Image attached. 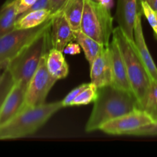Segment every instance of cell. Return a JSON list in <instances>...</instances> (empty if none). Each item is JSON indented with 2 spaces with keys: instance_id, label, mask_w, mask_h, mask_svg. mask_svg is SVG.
<instances>
[{
  "instance_id": "29",
  "label": "cell",
  "mask_w": 157,
  "mask_h": 157,
  "mask_svg": "<svg viewBox=\"0 0 157 157\" xmlns=\"http://www.w3.org/2000/svg\"><path fill=\"white\" fill-rule=\"evenodd\" d=\"M96 2L101 3L103 6H106V7L109 8V9H110L112 4H113V0H96Z\"/></svg>"
},
{
  "instance_id": "17",
  "label": "cell",
  "mask_w": 157,
  "mask_h": 157,
  "mask_svg": "<svg viewBox=\"0 0 157 157\" xmlns=\"http://www.w3.org/2000/svg\"><path fill=\"white\" fill-rule=\"evenodd\" d=\"M50 10L40 9L20 15L15 22V29H32L40 25L52 16Z\"/></svg>"
},
{
  "instance_id": "5",
  "label": "cell",
  "mask_w": 157,
  "mask_h": 157,
  "mask_svg": "<svg viewBox=\"0 0 157 157\" xmlns=\"http://www.w3.org/2000/svg\"><path fill=\"white\" fill-rule=\"evenodd\" d=\"M110 9L94 0H85L80 29L104 46L110 44L113 32Z\"/></svg>"
},
{
  "instance_id": "4",
  "label": "cell",
  "mask_w": 157,
  "mask_h": 157,
  "mask_svg": "<svg viewBox=\"0 0 157 157\" xmlns=\"http://www.w3.org/2000/svg\"><path fill=\"white\" fill-rule=\"evenodd\" d=\"M50 29L51 27L35 38L6 66V68L9 69L15 82H21L29 85L41 58L52 48Z\"/></svg>"
},
{
  "instance_id": "3",
  "label": "cell",
  "mask_w": 157,
  "mask_h": 157,
  "mask_svg": "<svg viewBox=\"0 0 157 157\" xmlns=\"http://www.w3.org/2000/svg\"><path fill=\"white\" fill-rule=\"evenodd\" d=\"M112 36L117 41L124 57L132 91L139 102L140 109H143L150 90L151 78L138 55L134 41H130L119 26L113 29Z\"/></svg>"
},
{
  "instance_id": "25",
  "label": "cell",
  "mask_w": 157,
  "mask_h": 157,
  "mask_svg": "<svg viewBox=\"0 0 157 157\" xmlns=\"http://www.w3.org/2000/svg\"><path fill=\"white\" fill-rule=\"evenodd\" d=\"M131 136H156L157 135V122H154L149 125L144 126L131 133Z\"/></svg>"
},
{
  "instance_id": "31",
  "label": "cell",
  "mask_w": 157,
  "mask_h": 157,
  "mask_svg": "<svg viewBox=\"0 0 157 157\" xmlns=\"http://www.w3.org/2000/svg\"><path fill=\"white\" fill-rule=\"evenodd\" d=\"M2 67H0V70H2ZM0 78H1V75H0Z\"/></svg>"
},
{
  "instance_id": "12",
  "label": "cell",
  "mask_w": 157,
  "mask_h": 157,
  "mask_svg": "<svg viewBox=\"0 0 157 157\" xmlns=\"http://www.w3.org/2000/svg\"><path fill=\"white\" fill-rule=\"evenodd\" d=\"M139 12L137 0H117L116 18L118 26L131 41H134V28Z\"/></svg>"
},
{
  "instance_id": "7",
  "label": "cell",
  "mask_w": 157,
  "mask_h": 157,
  "mask_svg": "<svg viewBox=\"0 0 157 157\" xmlns=\"http://www.w3.org/2000/svg\"><path fill=\"white\" fill-rule=\"evenodd\" d=\"M47 54L41 58L38 69L29 81L26 91L24 107H38L45 104L48 94L58 81L51 75L47 68Z\"/></svg>"
},
{
  "instance_id": "24",
  "label": "cell",
  "mask_w": 157,
  "mask_h": 157,
  "mask_svg": "<svg viewBox=\"0 0 157 157\" xmlns=\"http://www.w3.org/2000/svg\"><path fill=\"white\" fill-rule=\"evenodd\" d=\"M89 85L88 83H85V84H82L81 85L78 86L76 87L75 88H74L71 91L69 92L67 95L65 96V98L62 100V104H63V107H69V106L71 105V103L72 101H74L75 98L83 90L86 88L87 86Z\"/></svg>"
},
{
  "instance_id": "21",
  "label": "cell",
  "mask_w": 157,
  "mask_h": 157,
  "mask_svg": "<svg viewBox=\"0 0 157 157\" xmlns=\"http://www.w3.org/2000/svg\"><path fill=\"white\" fill-rule=\"evenodd\" d=\"M98 87L93 83H89V85L74 99L71 106L87 105L94 102L98 97Z\"/></svg>"
},
{
  "instance_id": "18",
  "label": "cell",
  "mask_w": 157,
  "mask_h": 157,
  "mask_svg": "<svg viewBox=\"0 0 157 157\" xmlns=\"http://www.w3.org/2000/svg\"><path fill=\"white\" fill-rule=\"evenodd\" d=\"M75 41L78 42L81 48L83 49L86 59L87 60L90 65L94 58L99 55L104 46L84 34L81 29L75 31Z\"/></svg>"
},
{
  "instance_id": "32",
  "label": "cell",
  "mask_w": 157,
  "mask_h": 157,
  "mask_svg": "<svg viewBox=\"0 0 157 157\" xmlns=\"http://www.w3.org/2000/svg\"><path fill=\"white\" fill-rule=\"evenodd\" d=\"M156 15H157V12H156Z\"/></svg>"
},
{
  "instance_id": "19",
  "label": "cell",
  "mask_w": 157,
  "mask_h": 157,
  "mask_svg": "<svg viewBox=\"0 0 157 157\" xmlns=\"http://www.w3.org/2000/svg\"><path fill=\"white\" fill-rule=\"evenodd\" d=\"M84 2L85 0H67L64 7L61 9L74 31L79 30L81 27Z\"/></svg>"
},
{
  "instance_id": "33",
  "label": "cell",
  "mask_w": 157,
  "mask_h": 157,
  "mask_svg": "<svg viewBox=\"0 0 157 157\" xmlns=\"http://www.w3.org/2000/svg\"><path fill=\"white\" fill-rule=\"evenodd\" d=\"M94 1H96V0H94Z\"/></svg>"
},
{
  "instance_id": "16",
  "label": "cell",
  "mask_w": 157,
  "mask_h": 157,
  "mask_svg": "<svg viewBox=\"0 0 157 157\" xmlns=\"http://www.w3.org/2000/svg\"><path fill=\"white\" fill-rule=\"evenodd\" d=\"M18 17L17 0H6L0 9V38L15 30Z\"/></svg>"
},
{
  "instance_id": "27",
  "label": "cell",
  "mask_w": 157,
  "mask_h": 157,
  "mask_svg": "<svg viewBox=\"0 0 157 157\" xmlns=\"http://www.w3.org/2000/svg\"><path fill=\"white\" fill-rule=\"evenodd\" d=\"M63 52L65 54H67V55H78V54L81 53V46L79 45L78 42L75 43L71 41V42H69L65 46Z\"/></svg>"
},
{
  "instance_id": "10",
  "label": "cell",
  "mask_w": 157,
  "mask_h": 157,
  "mask_svg": "<svg viewBox=\"0 0 157 157\" xmlns=\"http://www.w3.org/2000/svg\"><path fill=\"white\" fill-rule=\"evenodd\" d=\"M28 85L15 82L0 110V127L15 117L24 107Z\"/></svg>"
},
{
  "instance_id": "6",
  "label": "cell",
  "mask_w": 157,
  "mask_h": 157,
  "mask_svg": "<svg viewBox=\"0 0 157 157\" xmlns=\"http://www.w3.org/2000/svg\"><path fill=\"white\" fill-rule=\"evenodd\" d=\"M52 15L40 25L32 29H15L0 38V67L5 69L29 44L51 27Z\"/></svg>"
},
{
  "instance_id": "15",
  "label": "cell",
  "mask_w": 157,
  "mask_h": 157,
  "mask_svg": "<svg viewBox=\"0 0 157 157\" xmlns=\"http://www.w3.org/2000/svg\"><path fill=\"white\" fill-rule=\"evenodd\" d=\"M46 66L51 75L57 80L64 79L68 75V64L61 51L52 48L46 56Z\"/></svg>"
},
{
  "instance_id": "13",
  "label": "cell",
  "mask_w": 157,
  "mask_h": 157,
  "mask_svg": "<svg viewBox=\"0 0 157 157\" xmlns=\"http://www.w3.org/2000/svg\"><path fill=\"white\" fill-rule=\"evenodd\" d=\"M110 46L111 50L112 70H113L112 85L133 92L127 76L124 57L121 53L117 41L113 36L112 38V41H110Z\"/></svg>"
},
{
  "instance_id": "8",
  "label": "cell",
  "mask_w": 157,
  "mask_h": 157,
  "mask_svg": "<svg viewBox=\"0 0 157 157\" xmlns=\"http://www.w3.org/2000/svg\"><path fill=\"white\" fill-rule=\"evenodd\" d=\"M154 123L151 117L142 109L113 119L104 124L100 130L110 135H130L133 131Z\"/></svg>"
},
{
  "instance_id": "9",
  "label": "cell",
  "mask_w": 157,
  "mask_h": 157,
  "mask_svg": "<svg viewBox=\"0 0 157 157\" xmlns=\"http://www.w3.org/2000/svg\"><path fill=\"white\" fill-rule=\"evenodd\" d=\"M90 66L91 83L98 87L113 84L112 55L110 44L103 48Z\"/></svg>"
},
{
  "instance_id": "1",
  "label": "cell",
  "mask_w": 157,
  "mask_h": 157,
  "mask_svg": "<svg viewBox=\"0 0 157 157\" xmlns=\"http://www.w3.org/2000/svg\"><path fill=\"white\" fill-rule=\"evenodd\" d=\"M137 109H140V106L133 92L112 84L98 87V97L86 124L85 131L100 130L108 121Z\"/></svg>"
},
{
  "instance_id": "23",
  "label": "cell",
  "mask_w": 157,
  "mask_h": 157,
  "mask_svg": "<svg viewBox=\"0 0 157 157\" xmlns=\"http://www.w3.org/2000/svg\"><path fill=\"white\" fill-rule=\"evenodd\" d=\"M141 5V11L142 13L145 15L146 18L148 22L150 23V26L153 29L155 33V36L157 38V15L156 12L153 10L151 6L148 4L146 0H140Z\"/></svg>"
},
{
  "instance_id": "14",
  "label": "cell",
  "mask_w": 157,
  "mask_h": 157,
  "mask_svg": "<svg viewBox=\"0 0 157 157\" xmlns=\"http://www.w3.org/2000/svg\"><path fill=\"white\" fill-rule=\"evenodd\" d=\"M134 44L140 58L142 60L152 80L157 81V67L146 43L142 27V14L138 13L134 28Z\"/></svg>"
},
{
  "instance_id": "26",
  "label": "cell",
  "mask_w": 157,
  "mask_h": 157,
  "mask_svg": "<svg viewBox=\"0 0 157 157\" xmlns=\"http://www.w3.org/2000/svg\"><path fill=\"white\" fill-rule=\"evenodd\" d=\"M37 0H17L18 15L24 13L31 6H33Z\"/></svg>"
},
{
  "instance_id": "30",
  "label": "cell",
  "mask_w": 157,
  "mask_h": 157,
  "mask_svg": "<svg viewBox=\"0 0 157 157\" xmlns=\"http://www.w3.org/2000/svg\"><path fill=\"white\" fill-rule=\"evenodd\" d=\"M146 1L151 6L153 10L157 12V0H146Z\"/></svg>"
},
{
  "instance_id": "22",
  "label": "cell",
  "mask_w": 157,
  "mask_h": 157,
  "mask_svg": "<svg viewBox=\"0 0 157 157\" xmlns=\"http://www.w3.org/2000/svg\"><path fill=\"white\" fill-rule=\"evenodd\" d=\"M15 84V81L9 69H4L0 78V110L6 97Z\"/></svg>"
},
{
  "instance_id": "20",
  "label": "cell",
  "mask_w": 157,
  "mask_h": 157,
  "mask_svg": "<svg viewBox=\"0 0 157 157\" xmlns=\"http://www.w3.org/2000/svg\"><path fill=\"white\" fill-rule=\"evenodd\" d=\"M142 110L147 112L154 122H157V81L151 79L150 90Z\"/></svg>"
},
{
  "instance_id": "28",
  "label": "cell",
  "mask_w": 157,
  "mask_h": 157,
  "mask_svg": "<svg viewBox=\"0 0 157 157\" xmlns=\"http://www.w3.org/2000/svg\"><path fill=\"white\" fill-rule=\"evenodd\" d=\"M67 0H49V3H50V11L52 12V15H55L58 12H59Z\"/></svg>"
},
{
  "instance_id": "2",
  "label": "cell",
  "mask_w": 157,
  "mask_h": 157,
  "mask_svg": "<svg viewBox=\"0 0 157 157\" xmlns=\"http://www.w3.org/2000/svg\"><path fill=\"white\" fill-rule=\"evenodd\" d=\"M63 107L62 101L23 107L15 117L0 127V140L19 139L33 134Z\"/></svg>"
},
{
  "instance_id": "11",
  "label": "cell",
  "mask_w": 157,
  "mask_h": 157,
  "mask_svg": "<svg viewBox=\"0 0 157 157\" xmlns=\"http://www.w3.org/2000/svg\"><path fill=\"white\" fill-rule=\"evenodd\" d=\"M52 48L63 52L69 42L75 41V31L72 29L62 9L53 15L50 29Z\"/></svg>"
}]
</instances>
